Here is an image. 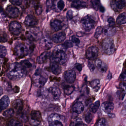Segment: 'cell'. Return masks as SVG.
I'll use <instances>...</instances> for the list:
<instances>
[{"instance_id":"obj_1","label":"cell","mask_w":126,"mask_h":126,"mask_svg":"<svg viewBox=\"0 0 126 126\" xmlns=\"http://www.w3.org/2000/svg\"><path fill=\"white\" fill-rule=\"evenodd\" d=\"M26 71L20 64L14 63L10 66L7 73L8 77L11 80H16L24 77Z\"/></svg>"},{"instance_id":"obj_2","label":"cell","mask_w":126,"mask_h":126,"mask_svg":"<svg viewBox=\"0 0 126 126\" xmlns=\"http://www.w3.org/2000/svg\"><path fill=\"white\" fill-rule=\"evenodd\" d=\"M47 74L41 69H38L32 76V81L34 85L38 87L44 86L48 80Z\"/></svg>"},{"instance_id":"obj_3","label":"cell","mask_w":126,"mask_h":126,"mask_svg":"<svg viewBox=\"0 0 126 126\" xmlns=\"http://www.w3.org/2000/svg\"><path fill=\"white\" fill-rule=\"evenodd\" d=\"M50 57L52 62H55L59 64H63L67 60L66 53L61 49L58 48L54 51Z\"/></svg>"},{"instance_id":"obj_4","label":"cell","mask_w":126,"mask_h":126,"mask_svg":"<svg viewBox=\"0 0 126 126\" xmlns=\"http://www.w3.org/2000/svg\"><path fill=\"white\" fill-rule=\"evenodd\" d=\"M101 48L104 54L108 55H112L115 51L114 41L111 38H106L102 42Z\"/></svg>"},{"instance_id":"obj_5","label":"cell","mask_w":126,"mask_h":126,"mask_svg":"<svg viewBox=\"0 0 126 126\" xmlns=\"http://www.w3.org/2000/svg\"><path fill=\"white\" fill-rule=\"evenodd\" d=\"M49 126H63L62 123L63 117L58 114L53 113L48 118Z\"/></svg>"},{"instance_id":"obj_6","label":"cell","mask_w":126,"mask_h":126,"mask_svg":"<svg viewBox=\"0 0 126 126\" xmlns=\"http://www.w3.org/2000/svg\"><path fill=\"white\" fill-rule=\"evenodd\" d=\"M29 51L27 47L23 44H18L14 48V54L19 58L27 56L29 54Z\"/></svg>"},{"instance_id":"obj_7","label":"cell","mask_w":126,"mask_h":126,"mask_svg":"<svg viewBox=\"0 0 126 126\" xmlns=\"http://www.w3.org/2000/svg\"><path fill=\"white\" fill-rule=\"evenodd\" d=\"M81 23L84 29L87 31L93 29L95 26L94 21L88 16L83 17L81 20Z\"/></svg>"},{"instance_id":"obj_8","label":"cell","mask_w":126,"mask_h":126,"mask_svg":"<svg viewBox=\"0 0 126 126\" xmlns=\"http://www.w3.org/2000/svg\"><path fill=\"white\" fill-rule=\"evenodd\" d=\"M110 4L112 9L114 11L119 12L126 6V2L125 0H112Z\"/></svg>"},{"instance_id":"obj_9","label":"cell","mask_w":126,"mask_h":126,"mask_svg":"<svg viewBox=\"0 0 126 126\" xmlns=\"http://www.w3.org/2000/svg\"><path fill=\"white\" fill-rule=\"evenodd\" d=\"M42 121L41 113L39 111H33L30 114V123L34 126H37L40 124Z\"/></svg>"},{"instance_id":"obj_10","label":"cell","mask_w":126,"mask_h":126,"mask_svg":"<svg viewBox=\"0 0 126 126\" xmlns=\"http://www.w3.org/2000/svg\"><path fill=\"white\" fill-rule=\"evenodd\" d=\"M22 30L21 25L17 21H12L10 24L9 30L12 34L17 35L20 33Z\"/></svg>"},{"instance_id":"obj_11","label":"cell","mask_w":126,"mask_h":126,"mask_svg":"<svg viewBox=\"0 0 126 126\" xmlns=\"http://www.w3.org/2000/svg\"><path fill=\"white\" fill-rule=\"evenodd\" d=\"M98 49L96 46H92L88 48L86 52L87 58L90 60H94L98 55Z\"/></svg>"},{"instance_id":"obj_12","label":"cell","mask_w":126,"mask_h":126,"mask_svg":"<svg viewBox=\"0 0 126 126\" xmlns=\"http://www.w3.org/2000/svg\"><path fill=\"white\" fill-rule=\"evenodd\" d=\"M6 12L10 17L15 18L18 17L20 13V11L16 7L9 5L6 8Z\"/></svg>"},{"instance_id":"obj_13","label":"cell","mask_w":126,"mask_h":126,"mask_svg":"<svg viewBox=\"0 0 126 126\" xmlns=\"http://www.w3.org/2000/svg\"><path fill=\"white\" fill-rule=\"evenodd\" d=\"M63 76L67 82L72 84L75 81L76 78V74L74 70H69L64 72Z\"/></svg>"},{"instance_id":"obj_14","label":"cell","mask_w":126,"mask_h":126,"mask_svg":"<svg viewBox=\"0 0 126 126\" xmlns=\"http://www.w3.org/2000/svg\"><path fill=\"white\" fill-rule=\"evenodd\" d=\"M12 109L17 114H20L22 112L23 108V103L21 100H17L13 103Z\"/></svg>"},{"instance_id":"obj_15","label":"cell","mask_w":126,"mask_h":126,"mask_svg":"<svg viewBox=\"0 0 126 126\" xmlns=\"http://www.w3.org/2000/svg\"><path fill=\"white\" fill-rule=\"evenodd\" d=\"M114 108V105L111 102H105L101 105V109L106 114H110L113 111Z\"/></svg>"},{"instance_id":"obj_16","label":"cell","mask_w":126,"mask_h":126,"mask_svg":"<svg viewBox=\"0 0 126 126\" xmlns=\"http://www.w3.org/2000/svg\"><path fill=\"white\" fill-rule=\"evenodd\" d=\"M66 37L65 33L63 32H61L53 35L52 37L51 40L55 43H60L63 42Z\"/></svg>"},{"instance_id":"obj_17","label":"cell","mask_w":126,"mask_h":126,"mask_svg":"<svg viewBox=\"0 0 126 126\" xmlns=\"http://www.w3.org/2000/svg\"><path fill=\"white\" fill-rule=\"evenodd\" d=\"M48 90L49 93H51L52 95L54 100H58L59 99L61 96V92L59 88L55 86L51 87L48 89Z\"/></svg>"},{"instance_id":"obj_18","label":"cell","mask_w":126,"mask_h":126,"mask_svg":"<svg viewBox=\"0 0 126 126\" xmlns=\"http://www.w3.org/2000/svg\"><path fill=\"white\" fill-rule=\"evenodd\" d=\"M49 68L51 72L56 75H60L62 71V69L60 64L55 62L51 63Z\"/></svg>"},{"instance_id":"obj_19","label":"cell","mask_w":126,"mask_h":126,"mask_svg":"<svg viewBox=\"0 0 126 126\" xmlns=\"http://www.w3.org/2000/svg\"><path fill=\"white\" fill-rule=\"evenodd\" d=\"M24 23L27 26H34L37 24V20L33 16L29 15L26 17Z\"/></svg>"},{"instance_id":"obj_20","label":"cell","mask_w":126,"mask_h":126,"mask_svg":"<svg viewBox=\"0 0 126 126\" xmlns=\"http://www.w3.org/2000/svg\"><path fill=\"white\" fill-rule=\"evenodd\" d=\"M95 66L98 70L102 73H105L108 69V66L106 63L100 59H97L95 61Z\"/></svg>"},{"instance_id":"obj_21","label":"cell","mask_w":126,"mask_h":126,"mask_svg":"<svg viewBox=\"0 0 126 126\" xmlns=\"http://www.w3.org/2000/svg\"><path fill=\"white\" fill-rule=\"evenodd\" d=\"M36 30H31L30 31H27L26 34L27 35V38L31 41L37 40L39 38L40 34H38V31Z\"/></svg>"},{"instance_id":"obj_22","label":"cell","mask_w":126,"mask_h":126,"mask_svg":"<svg viewBox=\"0 0 126 126\" xmlns=\"http://www.w3.org/2000/svg\"><path fill=\"white\" fill-rule=\"evenodd\" d=\"M40 45L43 48L46 49H49L52 47V40L48 38L44 37L41 39Z\"/></svg>"},{"instance_id":"obj_23","label":"cell","mask_w":126,"mask_h":126,"mask_svg":"<svg viewBox=\"0 0 126 126\" xmlns=\"http://www.w3.org/2000/svg\"><path fill=\"white\" fill-rule=\"evenodd\" d=\"M72 110L75 113L80 114L84 110V106L81 102H77L73 105Z\"/></svg>"},{"instance_id":"obj_24","label":"cell","mask_w":126,"mask_h":126,"mask_svg":"<svg viewBox=\"0 0 126 126\" xmlns=\"http://www.w3.org/2000/svg\"><path fill=\"white\" fill-rule=\"evenodd\" d=\"M50 24L52 29L56 32L61 30L63 28L62 22L57 19L52 20Z\"/></svg>"},{"instance_id":"obj_25","label":"cell","mask_w":126,"mask_h":126,"mask_svg":"<svg viewBox=\"0 0 126 126\" xmlns=\"http://www.w3.org/2000/svg\"><path fill=\"white\" fill-rule=\"evenodd\" d=\"M50 52L46 51L42 53L37 58V63L39 64L43 63L46 62L51 57Z\"/></svg>"},{"instance_id":"obj_26","label":"cell","mask_w":126,"mask_h":126,"mask_svg":"<svg viewBox=\"0 0 126 126\" xmlns=\"http://www.w3.org/2000/svg\"><path fill=\"white\" fill-rule=\"evenodd\" d=\"M10 103L9 98L7 95L3 96L0 100V107L1 110H4L7 108Z\"/></svg>"},{"instance_id":"obj_27","label":"cell","mask_w":126,"mask_h":126,"mask_svg":"<svg viewBox=\"0 0 126 126\" xmlns=\"http://www.w3.org/2000/svg\"><path fill=\"white\" fill-rule=\"evenodd\" d=\"M86 3L83 1L77 0L73 1L71 4V7L78 9H83L86 7Z\"/></svg>"},{"instance_id":"obj_28","label":"cell","mask_w":126,"mask_h":126,"mask_svg":"<svg viewBox=\"0 0 126 126\" xmlns=\"http://www.w3.org/2000/svg\"><path fill=\"white\" fill-rule=\"evenodd\" d=\"M114 29L112 27H106L103 29V32L104 34L107 36H111L115 34Z\"/></svg>"},{"instance_id":"obj_29","label":"cell","mask_w":126,"mask_h":126,"mask_svg":"<svg viewBox=\"0 0 126 126\" xmlns=\"http://www.w3.org/2000/svg\"><path fill=\"white\" fill-rule=\"evenodd\" d=\"M90 85L94 91L97 92L100 88V81L98 79H94L90 82Z\"/></svg>"},{"instance_id":"obj_30","label":"cell","mask_w":126,"mask_h":126,"mask_svg":"<svg viewBox=\"0 0 126 126\" xmlns=\"http://www.w3.org/2000/svg\"><path fill=\"white\" fill-rule=\"evenodd\" d=\"M64 92L67 95L71 94L75 90L74 86L70 85H64L63 87Z\"/></svg>"},{"instance_id":"obj_31","label":"cell","mask_w":126,"mask_h":126,"mask_svg":"<svg viewBox=\"0 0 126 126\" xmlns=\"http://www.w3.org/2000/svg\"><path fill=\"white\" fill-rule=\"evenodd\" d=\"M117 22L119 24H123L126 23V13H123L119 15L117 19Z\"/></svg>"},{"instance_id":"obj_32","label":"cell","mask_w":126,"mask_h":126,"mask_svg":"<svg viewBox=\"0 0 126 126\" xmlns=\"http://www.w3.org/2000/svg\"><path fill=\"white\" fill-rule=\"evenodd\" d=\"M100 102L99 101H97L94 103L92 104L90 107V110L91 112L93 113H95L99 109Z\"/></svg>"},{"instance_id":"obj_33","label":"cell","mask_w":126,"mask_h":126,"mask_svg":"<svg viewBox=\"0 0 126 126\" xmlns=\"http://www.w3.org/2000/svg\"><path fill=\"white\" fill-rule=\"evenodd\" d=\"M70 126H84L82 120L79 118H75L70 123Z\"/></svg>"},{"instance_id":"obj_34","label":"cell","mask_w":126,"mask_h":126,"mask_svg":"<svg viewBox=\"0 0 126 126\" xmlns=\"http://www.w3.org/2000/svg\"><path fill=\"white\" fill-rule=\"evenodd\" d=\"M6 126H22V124L16 119H12L7 122Z\"/></svg>"},{"instance_id":"obj_35","label":"cell","mask_w":126,"mask_h":126,"mask_svg":"<svg viewBox=\"0 0 126 126\" xmlns=\"http://www.w3.org/2000/svg\"><path fill=\"white\" fill-rule=\"evenodd\" d=\"M14 113L15 111L13 110L12 109H10L4 111L3 113V115L6 117H10L13 116Z\"/></svg>"},{"instance_id":"obj_36","label":"cell","mask_w":126,"mask_h":126,"mask_svg":"<svg viewBox=\"0 0 126 126\" xmlns=\"http://www.w3.org/2000/svg\"><path fill=\"white\" fill-rule=\"evenodd\" d=\"M21 66L25 68H31L32 66V64L29 61L24 60L20 63Z\"/></svg>"},{"instance_id":"obj_37","label":"cell","mask_w":126,"mask_h":126,"mask_svg":"<svg viewBox=\"0 0 126 126\" xmlns=\"http://www.w3.org/2000/svg\"><path fill=\"white\" fill-rule=\"evenodd\" d=\"M73 46V43L71 40L66 41L63 43L62 44V47L64 49H67L71 48Z\"/></svg>"},{"instance_id":"obj_38","label":"cell","mask_w":126,"mask_h":126,"mask_svg":"<svg viewBox=\"0 0 126 126\" xmlns=\"http://www.w3.org/2000/svg\"><path fill=\"white\" fill-rule=\"evenodd\" d=\"M93 8L96 10H97L101 6L99 0H91Z\"/></svg>"},{"instance_id":"obj_39","label":"cell","mask_w":126,"mask_h":126,"mask_svg":"<svg viewBox=\"0 0 126 126\" xmlns=\"http://www.w3.org/2000/svg\"><path fill=\"white\" fill-rule=\"evenodd\" d=\"M7 51L5 47L0 45V57H4L6 55Z\"/></svg>"},{"instance_id":"obj_40","label":"cell","mask_w":126,"mask_h":126,"mask_svg":"<svg viewBox=\"0 0 126 126\" xmlns=\"http://www.w3.org/2000/svg\"><path fill=\"white\" fill-rule=\"evenodd\" d=\"M103 29L101 27H98L95 30V33L94 35L95 37L97 38H98L103 33Z\"/></svg>"},{"instance_id":"obj_41","label":"cell","mask_w":126,"mask_h":126,"mask_svg":"<svg viewBox=\"0 0 126 126\" xmlns=\"http://www.w3.org/2000/svg\"><path fill=\"white\" fill-rule=\"evenodd\" d=\"M97 126H109V124L106 119L102 118L98 121Z\"/></svg>"},{"instance_id":"obj_42","label":"cell","mask_w":126,"mask_h":126,"mask_svg":"<svg viewBox=\"0 0 126 126\" xmlns=\"http://www.w3.org/2000/svg\"><path fill=\"white\" fill-rule=\"evenodd\" d=\"M92 114L90 112H87L85 116V120L86 122L87 123H90L92 121Z\"/></svg>"},{"instance_id":"obj_43","label":"cell","mask_w":126,"mask_h":126,"mask_svg":"<svg viewBox=\"0 0 126 126\" xmlns=\"http://www.w3.org/2000/svg\"><path fill=\"white\" fill-rule=\"evenodd\" d=\"M35 9L36 14L40 15L43 12V8L42 6L40 4H37L35 6Z\"/></svg>"},{"instance_id":"obj_44","label":"cell","mask_w":126,"mask_h":126,"mask_svg":"<svg viewBox=\"0 0 126 126\" xmlns=\"http://www.w3.org/2000/svg\"><path fill=\"white\" fill-rule=\"evenodd\" d=\"M119 87L123 93L126 94V83L123 82L119 85Z\"/></svg>"},{"instance_id":"obj_45","label":"cell","mask_w":126,"mask_h":126,"mask_svg":"<svg viewBox=\"0 0 126 126\" xmlns=\"http://www.w3.org/2000/svg\"><path fill=\"white\" fill-rule=\"evenodd\" d=\"M107 21H108V23H109V26L110 27H113L115 24V21L114 19L112 17L109 18Z\"/></svg>"},{"instance_id":"obj_46","label":"cell","mask_w":126,"mask_h":126,"mask_svg":"<svg viewBox=\"0 0 126 126\" xmlns=\"http://www.w3.org/2000/svg\"><path fill=\"white\" fill-rule=\"evenodd\" d=\"M11 3L13 5L19 6L22 3V0H9Z\"/></svg>"},{"instance_id":"obj_47","label":"cell","mask_w":126,"mask_h":126,"mask_svg":"<svg viewBox=\"0 0 126 126\" xmlns=\"http://www.w3.org/2000/svg\"><path fill=\"white\" fill-rule=\"evenodd\" d=\"M58 8L60 10H63L64 8V1L63 0H60L57 3Z\"/></svg>"},{"instance_id":"obj_48","label":"cell","mask_w":126,"mask_h":126,"mask_svg":"<svg viewBox=\"0 0 126 126\" xmlns=\"http://www.w3.org/2000/svg\"><path fill=\"white\" fill-rule=\"evenodd\" d=\"M7 40L6 35L0 33V43H5L6 42Z\"/></svg>"},{"instance_id":"obj_49","label":"cell","mask_w":126,"mask_h":126,"mask_svg":"<svg viewBox=\"0 0 126 126\" xmlns=\"http://www.w3.org/2000/svg\"><path fill=\"white\" fill-rule=\"evenodd\" d=\"M71 41L73 42V43H74L76 44H79L80 43V40L79 39L75 36H73L72 37Z\"/></svg>"},{"instance_id":"obj_50","label":"cell","mask_w":126,"mask_h":126,"mask_svg":"<svg viewBox=\"0 0 126 126\" xmlns=\"http://www.w3.org/2000/svg\"><path fill=\"white\" fill-rule=\"evenodd\" d=\"M53 0H47L46 6L47 9H49L52 7L53 5Z\"/></svg>"},{"instance_id":"obj_51","label":"cell","mask_w":126,"mask_h":126,"mask_svg":"<svg viewBox=\"0 0 126 126\" xmlns=\"http://www.w3.org/2000/svg\"><path fill=\"white\" fill-rule=\"evenodd\" d=\"M66 17L67 19L70 20L73 17V12L72 10H69L67 13Z\"/></svg>"},{"instance_id":"obj_52","label":"cell","mask_w":126,"mask_h":126,"mask_svg":"<svg viewBox=\"0 0 126 126\" xmlns=\"http://www.w3.org/2000/svg\"><path fill=\"white\" fill-rule=\"evenodd\" d=\"M120 79L122 81H126V71L123 72L121 75Z\"/></svg>"},{"instance_id":"obj_53","label":"cell","mask_w":126,"mask_h":126,"mask_svg":"<svg viewBox=\"0 0 126 126\" xmlns=\"http://www.w3.org/2000/svg\"><path fill=\"white\" fill-rule=\"evenodd\" d=\"M88 67L90 69L91 71H94V70L95 69L94 65L92 63H91L90 62H89L88 64Z\"/></svg>"},{"instance_id":"obj_54","label":"cell","mask_w":126,"mask_h":126,"mask_svg":"<svg viewBox=\"0 0 126 126\" xmlns=\"http://www.w3.org/2000/svg\"><path fill=\"white\" fill-rule=\"evenodd\" d=\"M76 67L79 72H80L82 70V65L79 63H77L75 64Z\"/></svg>"},{"instance_id":"obj_55","label":"cell","mask_w":126,"mask_h":126,"mask_svg":"<svg viewBox=\"0 0 126 126\" xmlns=\"http://www.w3.org/2000/svg\"><path fill=\"white\" fill-rule=\"evenodd\" d=\"M19 87H18L17 86H16L15 87H14V92H15V93H18V92H19Z\"/></svg>"},{"instance_id":"obj_56","label":"cell","mask_w":126,"mask_h":126,"mask_svg":"<svg viewBox=\"0 0 126 126\" xmlns=\"http://www.w3.org/2000/svg\"><path fill=\"white\" fill-rule=\"evenodd\" d=\"M99 9H100V12H104L105 11V8L102 6H101L100 8H99Z\"/></svg>"},{"instance_id":"obj_57","label":"cell","mask_w":126,"mask_h":126,"mask_svg":"<svg viewBox=\"0 0 126 126\" xmlns=\"http://www.w3.org/2000/svg\"><path fill=\"white\" fill-rule=\"evenodd\" d=\"M112 78V75L111 74V73L110 72L109 73V75H108V77H107V79H108L109 80H110V79H111V78Z\"/></svg>"},{"instance_id":"obj_58","label":"cell","mask_w":126,"mask_h":126,"mask_svg":"<svg viewBox=\"0 0 126 126\" xmlns=\"http://www.w3.org/2000/svg\"><path fill=\"white\" fill-rule=\"evenodd\" d=\"M3 89L2 87H0V96L3 94Z\"/></svg>"},{"instance_id":"obj_59","label":"cell","mask_w":126,"mask_h":126,"mask_svg":"<svg viewBox=\"0 0 126 126\" xmlns=\"http://www.w3.org/2000/svg\"><path fill=\"white\" fill-rule=\"evenodd\" d=\"M109 116H110V117H111L113 118L114 117V114H112L111 113L109 114Z\"/></svg>"},{"instance_id":"obj_60","label":"cell","mask_w":126,"mask_h":126,"mask_svg":"<svg viewBox=\"0 0 126 126\" xmlns=\"http://www.w3.org/2000/svg\"><path fill=\"white\" fill-rule=\"evenodd\" d=\"M124 107H125V108H126V101H125V102H124Z\"/></svg>"},{"instance_id":"obj_61","label":"cell","mask_w":126,"mask_h":126,"mask_svg":"<svg viewBox=\"0 0 126 126\" xmlns=\"http://www.w3.org/2000/svg\"><path fill=\"white\" fill-rule=\"evenodd\" d=\"M69 0L70 1H75L78 0Z\"/></svg>"},{"instance_id":"obj_62","label":"cell","mask_w":126,"mask_h":126,"mask_svg":"<svg viewBox=\"0 0 126 126\" xmlns=\"http://www.w3.org/2000/svg\"><path fill=\"white\" fill-rule=\"evenodd\" d=\"M2 1H5L6 0H1Z\"/></svg>"}]
</instances>
